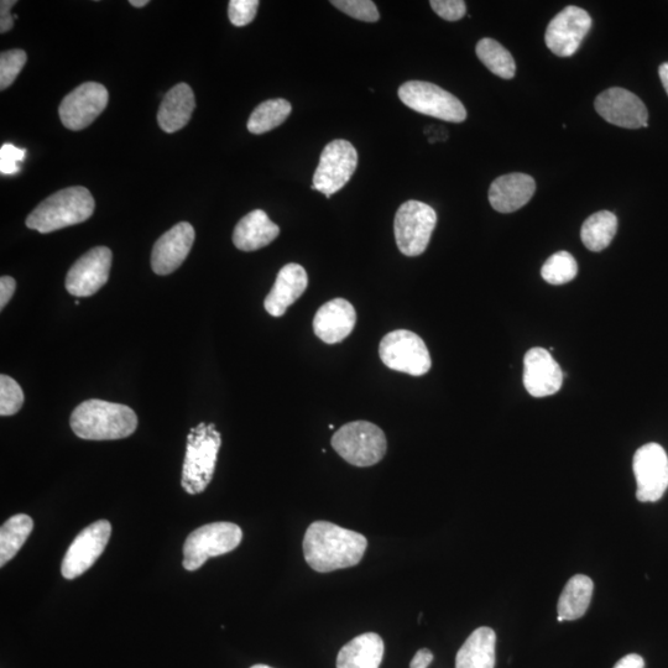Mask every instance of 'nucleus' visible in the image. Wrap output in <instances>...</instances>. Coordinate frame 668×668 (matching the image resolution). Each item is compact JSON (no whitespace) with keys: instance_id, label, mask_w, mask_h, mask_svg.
<instances>
[{"instance_id":"f257e3e1","label":"nucleus","mask_w":668,"mask_h":668,"mask_svg":"<svg viewBox=\"0 0 668 668\" xmlns=\"http://www.w3.org/2000/svg\"><path fill=\"white\" fill-rule=\"evenodd\" d=\"M367 547V537L328 521L312 523L302 544L306 562L320 573L357 566Z\"/></svg>"},{"instance_id":"f03ea898","label":"nucleus","mask_w":668,"mask_h":668,"mask_svg":"<svg viewBox=\"0 0 668 668\" xmlns=\"http://www.w3.org/2000/svg\"><path fill=\"white\" fill-rule=\"evenodd\" d=\"M70 424L82 440H122L137 430L138 416L129 406L92 399L73 410Z\"/></svg>"},{"instance_id":"7ed1b4c3","label":"nucleus","mask_w":668,"mask_h":668,"mask_svg":"<svg viewBox=\"0 0 668 668\" xmlns=\"http://www.w3.org/2000/svg\"><path fill=\"white\" fill-rule=\"evenodd\" d=\"M95 208V198L86 187H69L41 202L25 223L33 231L48 234L87 221Z\"/></svg>"},{"instance_id":"20e7f679","label":"nucleus","mask_w":668,"mask_h":668,"mask_svg":"<svg viewBox=\"0 0 668 668\" xmlns=\"http://www.w3.org/2000/svg\"><path fill=\"white\" fill-rule=\"evenodd\" d=\"M221 433L215 424L200 425L187 436L186 456L182 468V488L191 495L205 492L215 474Z\"/></svg>"},{"instance_id":"39448f33","label":"nucleus","mask_w":668,"mask_h":668,"mask_svg":"<svg viewBox=\"0 0 668 668\" xmlns=\"http://www.w3.org/2000/svg\"><path fill=\"white\" fill-rule=\"evenodd\" d=\"M332 447L344 461L356 467H372L388 450L385 433L368 421L344 425L332 437Z\"/></svg>"},{"instance_id":"423d86ee","label":"nucleus","mask_w":668,"mask_h":668,"mask_svg":"<svg viewBox=\"0 0 668 668\" xmlns=\"http://www.w3.org/2000/svg\"><path fill=\"white\" fill-rule=\"evenodd\" d=\"M243 540V531L237 524L213 523L200 527L187 537L184 546L185 570L193 572L212 557L236 550Z\"/></svg>"},{"instance_id":"0eeeda50","label":"nucleus","mask_w":668,"mask_h":668,"mask_svg":"<svg viewBox=\"0 0 668 668\" xmlns=\"http://www.w3.org/2000/svg\"><path fill=\"white\" fill-rule=\"evenodd\" d=\"M437 215L424 202L407 201L396 212L394 231L396 244L406 257H419L425 253L435 231Z\"/></svg>"},{"instance_id":"6e6552de","label":"nucleus","mask_w":668,"mask_h":668,"mask_svg":"<svg viewBox=\"0 0 668 668\" xmlns=\"http://www.w3.org/2000/svg\"><path fill=\"white\" fill-rule=\"evenodd\" d=\"M379 356L386 367L412 377L429 373L432 365L425 342L416 333L406 330L386 334L380 342Z\"/></svg>"},{"instance_id":"1a4fd4ad","label":"nucleus","mask_w":668,"mask_h":668,"mask_svg":"<svg viewBox=\"0 0 668 668\" xmlns=\"http://www.w3.org/2000/svg\"><path fill=\"white\" fill-rule=\"evenodd\" d=\"M399 98L405 106L425 116L462 123L467 119V111L457 97L433 83L410 81L399 88Z\"/></svg>"},{"instance_id":"9d476101","label":"nucleus","mask_w":668,"mask_h":668,"mask_svg":"<svg viewBox=\"0 0 668 668\" xmlns=\"http://www.w3.org/2000/svg\"><path fill=\"white\" fill-rule=\"evenodd\" d=\"M357 165L358 154L353 144L347 140H333L322 151L311 189L331 198L352 179Z\"/></svg>"},{"instance_id":"9b49d317","label":"nucleus","mask_w":668,"mask_h":668,"mask_svg":"<svg viewBox=\"0 0 668 668\" xmlns=\"http://www.w3.org/2000/svg\"><path fill=\"white\" fill-rule=\"evenodd\" d=\"M633 468L638 483L636 498L641 503H656L668 488V457L664 447L647 443L634 456Z\"/></svg>"},{"instance_id":"f8f14e48","label":"nucleus","mask_w":668,"mask_h":668,"mask_svg":"<svg viewBox=\"0 0 668 668\" xmlns=\"http://www.w3.org/2000/svg\"><path fill=\"white\" fill-rule=\"evenodd\" d=\"M111 534L112 525L107 520L96 521L81 531L62 561V576L71 581L90 570L106 550Z\"/></svg>"},{"instance_id":"ddd939ff","label":"nucleus","mask_w":668,"mask_h":668,"mask_svg":"<svg viewBox=\"0 0 668 668\" xmlns=\"http://www.w3.org/2000/svg\"><path fill=\"white\" fill-rule=\"evenodd\" d=\"M107 88L97 82H86L67 95L60 104L59 116L65 128L82 130L95 122L107 108Z\"/></svg>"},{"instance_id":"4468645a","label":"nucleus","mask_w":668,"mask_h":668,"mask_svg":"<svg viewBox=\"0 0 668 668\" xmlns=\"http://www.w3.org/2000/svg\"><path fill=\"white\" fill-rule=\"evenodd\" d=\"M592 25L593 20L586 10L570 5L558 13L547 26L545 35L547 48L560 57L573 56Z\"/></svg>"},{"instance_id":"2eb2a0df","label":"nucleus","mask_w":668,"mask_h":668,"mask_svg":"<svg viewBox=\"0 0 668 668\" xmlns=\"http://www.w3.org/2000/svg\"><path fill=\"white\" fill-rule=\"evenodd\" d=\"M113 255L107 247H97L82 255L66 276V289L76 297H90L107 284Z\"/></svg>"},{"instance_id":"dca6fc26","label":"nucleus","mask_w":668,"mask_h":668,"mask_svg":"<svg viewBox=\"0 0 668 668\" xmlns=\"http://www.w3.org/2000/svg\"><path fill=\"white\" fill-rule=\"evenodd\" d=\"M600 117L626 129L647 128L649 112L641 99L624 88L613 87L600 93L594 102Z\"/></svg>"},{"instance_id":"f3484780","label":"nucleus","mask_w":668,"mask_h":668,"mask_svg":"<svg viewBox=\"0 0 668 668\" xmlns=\"http://www.w3.org/2000/svg\"><path fill=\"white\" fill-rule=\"evenodd\" d=\"M195 229L190 223L181 222L158 239L151 254V268L164 276L174 273L185 262L195 242Z\"/></svg>"},{"instance_id":"a211bd4d","label":"nucleus","mask_w":668,"mask_h":668,"mask_svg":"<svg viewBox=\"0 0 668 668\" xmlns=\"http://www.w3.org/2000/svg\"><path fill=\"white\" fill-rule=\"evenodd\" d=\"M563 375L560 365L544 348H532L524 359V385L534 398L555 395L562 388Z\"/></svg>"},{"instance_id":"6ab92c4d","label":"nucleus","mask_w":668,"mask_h":668,"mask_svg":"<svg viewBox=\"0 0 668 668\" xmlns=\"http://www.w3.org/2000/svg\"><path fill=\"white\" fill-rule=\"evenodd\" d=\"M357 313L351 302L334 299L326 302L313 318V331L322 342L336 344L344 341L356 327Z\"/></svg>"},{"instance_id":"aec40b11","label":"nucleus","mask_w":668,"mask_h":668,"mask_svg":"<svg viewBox=\"0 0 668 668\" xmlns=\"http://www.w3.org/2000/svg\"><path fill=\"white\" fill-rule=\"evenodd\" d=\"M309 285L304 266L290 263L279 271L273 289L264 301L265 310L273 317L284 316L287 309L300 299Z\"/></svg>"},{"instance_id":"412c9836","label":"nucleus","mask_w":668,"mask_h":668,"mask_svg":"<svg viewBox=\"0 0 668 668\" xmlns=\"http://www.w3.org/2000/svg\"><path fill=\"white\" fill-rule=\"evenodd\" d=\"M536 182L526 174H508L498 177L489 189V202L495 211L513 213L529 203L534 197Z\"/></svg>"},{"instance_id":"4be33fe9","label":"nucleus","mask_w":668,"mask_h":668,"mask_svg":"<svg viewBox=\"0 0 668 668\" xmlns=\"http://www.w3.org/2000/svg\"><path fill=\"white\" fill-rule=\"evenodd\" d=\"M280 228L262 210L240 219L233 232V243L243 252L259 250L279 237Z\"/></svg>"},{"instance_id":"5701e85b","label":"nucleus","mask_w":668,"mask_h":668,"mask_svg":"<svg viewBox=\"0 0 668 668\" xmlns=\"http://www.w3.org/2000/svg\"><path fill=\"white\" fill-rule=\"evenodd\" d=\"M196 99L187 83H179L166 93L158 112V123L165 133H176L189 124Z\"/></svg>"},{"instance_id":"b1692460","label":"nucleus","mask_w":668,"mask_h":668,"mask_svg":"<svg viewBox=\"0 0 668 668\" xmlns=\"http://www.w3.org/2000/svg\"><path fill=\"white\" fill-rule=\"evenodd\" d=\"M384 650V641L378 634L359 635L339 651L337 668H379Z\"/></svg>"},{"instance_id":"393cba45","label":"nucleus","mask_w":668,"mask_h":668,"mask_svg":"<svg viewBox=\"0 0 668 668\" xmlns=\"http://www.w3.org/2000/svg\"><path fill=\"white\" fill-rule=\"evenodd\" d=\"M495 645L497 635L493 629L483 626L474 630L458 651L456 668H494Z\"/></svg>"},{"instance_id":"a878e982","label":"nucleus","mask_w":668,"mask_h":668,"mask_svg":"<svg viewBox=\"0 0 668 668\" xmlns=\"http://www.w3.org/2000/svg\"><path fill=\"white\" fill-rule=\"evenodd\" d=\"M594 583L584 574H577L568 581L558 600V621L577 620L587 613L593 597Z\"/></svg>"},{"instance_id":"bb28decb","label":"nucleus","mask_w":668,"mask_h":668,"mask_svg":"<svg viewBox=\"0 0 668 668\" xmlns=\"http://www.w3.org/2000/svg\"><path fill=\"white\" fill-rule=\"evenodd\" d=\"M618 231V218L609 211L594 213L583 223L581 238L591 252H602L613 242Z\"/></svg>"},{"instance_id":"cd10ccee","label":"nucleus","mask_w":668,"mask_h":668,"mask_svg":"<svg viewBox=\"0 0 668 668\" xmlns=\"http://www.w3.org/2000/svg\"><path fill=\"white\" fill-rule=\"evenodd\" d=\"M33 529L34 521L29 515L18 514L5 521L0 530V566L4 567L17 556Z\"/></svg>"},{"instance_id":"c85d7f7f","label":"nucleus","mask_w":668,"mask_h":668,"mask_svg":"<svg viewBox=\"0 0 668 668\" xmlns=\"http://www.w3.org/2000/svg\"><path fill=\"white\" fill-rule=\"evenodd\" d=\"M292 107L284 98L270 99L259 104L248 120V130L252 134H264L283 124L290 116Z\"/></svg>"},{"instance_id":"c756f323","label":"nucleus","mask_w":668,"mask_h":668,"mask_svg":"<svg viewBox=\"0 0 668 668\" xmlns=\"http://www.w3.org/2000/svg\"><path fill=\"white\" fill-rule=\"evenodd\" d=\"M476 52L478 59L494 75L504 78V80H511L515 77L516 64L514 57L497 40L490 38L480 40Z\"/></svg>"},{"instance_id":"7c9ffc66","label":"nucleus","mask_w":668,"mask_h":668,"mask_svg":"<svg viewBox=\"0 0 668 668\" xmlns=\"http://www.w3.org/2000/svg\"><path fill=\"white\" fill-rule=\"evenodd\" d=\"M578 265L568 252H558L546 260L541 269L542 279L551 285H563L576 278Z\"/></svg>"},{"instance_id":"2f4dec72","label":"nucleus","mask_w":668,"mask_h":668,"mask_svg":"<svg viewBox=\"0 0 668 668\" xmlns=\"http://www.w3.org/2000/svg\"><path fill=\"white\" fill-rule=\"evenodd\" d=\"M24 405V393L20 385L8 375L0 377V415L18 414Z\"/></svg>"},{"instance_id":"473e14b6","label":"nucleus","mask_w":668,"mask_h":668,"mask_svg":"<svg viewBox=\"0 0 668 668\" xmlns=\"http://www.w3.org/2000/svg\"><path fill=\"white\" fill-rule=\"evenodd\" d=\"M28 60L26 52L19 49L3 52L0 56V90H7L17 80Z\"/></svg>"},{"instance_id":"72a5a7b5","label":"nucleus","mask_w":668,"mask_h":668,"mask_svg":"<svg viewBox=\"0 0 668 668\" xmlns=\"http://www.w3.org/2000/svg\"><path fill=\"white\" fill-rule=\"evenodd\" d=\"M332 5L349 17L362 22L375 23L380 19L377 5L370 0H334Z\"/></svg>"},{"instance_id":"f704fd0d","label":"nucleus","mask_w":668,"mask_h":668,"mask_svg":"<svg viewBox=\"0 0 668 668\" xmlns=\"http://www.w3.org/2000/svg\"><path fill=\"white\" fill-rule=\"evenodd\" d=\"M259 4L258 0H232L228 7L229 20L239 28L252 23L257 17Z\"/></svg>"},{"instance_id":"c9c22d12","label":"nucleus","mask_w":668,"mask_h":668,"mask_svg":"<svg viewBox=\"0 0 668 668\" xmlns=\"http://www.w3.org/2000/svg\"><path fill=\"white\" fill-rule=\"evenodd\" d=\"M25 156V149H20L13 144H4L0 149V172H2V175H17Z\"/></svg>"},{"instance_id":"e433bc0d","label":"nucleus","mask_w":668,"mask_h":668,"mask_svg":"<svg viewBox=\"0 0 668 668\" xmlns=\"http://www.w3.org/2000/svg\"><path fill=\"white\" fill-rule=\"evenodd\" d=\"M430 4L438 17L447 22H457L467 13L466 3L463 0H432Z\"/></svg>"},{"instance_id":"4c0bfd02","label":"nucleus","mask_w":668,"mask_h":668,"mask_svg":"<svg viewBox=\"0 0 668 668\" xmlns=\"http://www.w3.org/2000/svg\"><path fill=\"white\" fill-rule=\"evenodd\" d=\"M15 289H17V283L12 276H2L0 279V310H4V307L12 300Z\"/></svg>"},{"instance_id":"58836bf2","label":"nucleus","mask_w":668,"mask_h":668,"mask_svg":"<svg viewBox=\"0 0 668 668\" xmlns=\"http://www.w3.org/2000/svg\"><path fill=\"white\" fill-rule=\"evenodd\" d=\"M15 3L17 2H14V0H2V3H0V33L2 34L13 29L14 17L10 15V9L13 8Z\"/></svg>"},{"instance_id":"ea45409f","label":"nucleus","mask_w":668,"mask_h":668,"mask_svg":"<svg viewBox=\"0 0 668 668\" xmlns=\"http://www.w3.org/2000/svg\"><path fill=\"white\" fill-rule=\"evenodd\" d=\"M433 661V654L429 649H421L416 652L414 659L410 662V668H429Z\"/></svg>"},{"instance_id":"a19ab883","label":"nucleus","mask_w":668,"mask_h":668,"mask_svg":"<svg viewBox=\"0 0 668 668\" xmlns=\"http://www.w3.org/2000/svg\"><path fill=\"white\" fill-rule=\"evenodd\" d=\"M614 668H645V661L640 655L630 654L623 657Z\"/></svg>"},{"instance_id":"79ce46f5","label":"nucleus","mask_w":668,"mask_h":668,"mask_svg":"<svg viewBox=\"0 0 668 668\" xmlns=\"http://www.w3.org/2000/svg\"><path fill=\"white\" fill-rule=\"evenodd\" d=\"M659 73H660V78H661L662 85H664L665 90H666L667 95H668V62H665V64H662L660 66Z\"/></svg>"},{"instance_id":"37998d69","label":"nucleus","mask_w":668,"mask_h":668,"mask_svg":"<svg viewBox=\"0 0 668 668\" xmlns=\"http://www.w3.org/2000/svg\"><path fill=\"white\" fill-rule=\"evenodd\" d=\"M130 4L135 8H144L145 5L149 4V0H130Z\"/></svg>"},{"instance_id":"c03bdc74","label":"nucleus","mask_w":668,"mask_h":668,"mask_svg":"<svg viewBox=\"0 0 668 668\" xmlns=\"http://www.w3.org/2000/svg\"><path fill=\"white\" fill-rule=\"evenodd\" d=\"M252 668H273V667L266 666V665H255Z\"/></svg>"}]
</instances>
